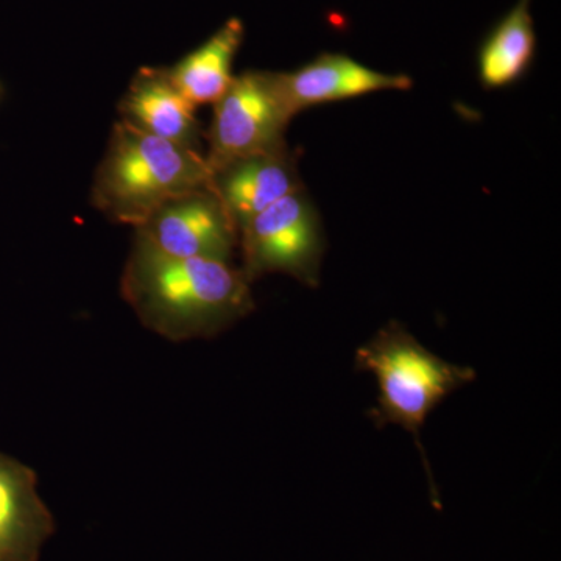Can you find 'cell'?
I'll return each instance as SVG.
<instances>
[{
	"instance_id": "6da1fadb",
	"label": "cell",
	"mask_w": 561,
	"mask_h": 561,
	"mask_svg": "<svg viewBox=\"0 0 561 561\" xmlns=\"http://www.w3.org/2000/svg\"><path fill=\"white\" fill-rule=\"evenodd\" d=\"M121 294L144 327L172 342L216 337L256 308L250 280L231 262L171 256L139 238Z\"/></svg>"
},
{
	"instance_id": "7a4b0ae2",
	"label": "cell",
	"mask_w": 561,
	"mask_h": 561,
	"mask_svg": "<svg viewBox=\"0 0 561 561\" xmlns=\"http://www.w3.org/2000/svg\"><path fill=\"white\" fill-rule=\"evenodd\" d=\"M209 186L203 151L116 122L95 171L91 203L114 224L138 228L165 202Z\"/></svg>"
},
{
	"instance_id": "3957f363",
	"label": "cell",
	"mask_w": 561,
	"mask_h": 561,
	"mask_svg": "<svg viewBox=\"0 0 561 561\" xmlns=\"http://www.w3.org/2000/svg\"><path fill=\"white\" fill-rule=\"evenodd\" d=\"M356 368L373 373L378 382V401L368 412L373 423L378 427L398 424L411 432L431 476L421 430L432 411L454 391L474 381L478 373L424 348L398 321H390L356 351Z\"/></svg>"
},
{
	"instance_id": "277c9868",
	"label": "cell",
	"mask_w": 561,
	"mask_h": 561,
	"mask_svg": "<svg viewBox=\"0 0 561 561\" xmlns=\"http://www.w3.org/2000/svg\"><path fill=\"white\" fill-rule=\"evenodd\" d=\"M241 272L250 283L286 273L308 287L320 286L323 224L305 187L262 210L239 230Z\"/></svg>"
},
{
	"instance_id": "5b68a950",
	"label": "cell",
	"mask_w": 561,
	"mask_h": 561,
	"mask_svg": "<svg viewBox=\"0 0 561 561\" xmlns=\"http://www.w3.org/2000/svg\"><path fill=\"white\" fill-rule=\"evenodd\" d=\"M213 106L205 153L209 173L239 158L287 149L286 130L294 117L280 101L273 72L236 76Z\"/></svg>"
},
{
	"instance_id": "8992f818",
	"label": "cell",
	"mask_w": 561,
	"mask_h": 561,
	"mask_svg": "<svg viewBox=\"0 0 561 561\" xmlns=\"http://www.w3.org/2000/svg\"><path fill=\"white\" fill-rule=\"evenodd\" d=\"M135 238L176 257L231 262L239 231L209 186L165 202L135 228Z\"/></svg>"
},
{
	"instance_id": "52a82bcc",
	"label": "cell",
	"mask_w": 561,
	"mask_h": 561,
	"mask_svg": "<svg viewBox=\"0 0 561 561\" xmlns=\"http://www.w3.org/2000/svg\"><path fill=\"white\" fill-rule=\"evenodd\" d=\"M273 79L291 117L312 106L413 87L404 73L381 72L343 54H321L291 72H273Z\"/></svg>"
},
{
	"instance_id": "ba28073f",
	"label": "cell",
	"mask_w": 561,
	"mask_h": 561,
	"mask_svg": "<svg viewBox=\"0 0 561 561\" xmlns=\"http://www.w3.org/2000/svg\"><path fill=\"white\" fill-rule=\"evenodd\" d=\"M209 187L238 231L280 198L302 190L294 153L287 149L250 154L209 173Z\"/></svg>"
},
{
	"instance_id": "9c48e42d",
	"label": "cell",
	"mask_w": 561,
	"mask_h": 561,
	"mask_svg": "<svg viewBox=\"0 0 561 561\" xmlns=\"http://www.w3.org/2000/svg\"><path fill=\"white\" fill-rule=\"evenodd\" d=\"M55 518L38 493L35 471L0 454V561H38Z\"/></svg>"
},
{
	"instance_id": "30bf717a",
	"label": "cell",
	"mask_w": 561,
	"mask_h": 561,
	"mask_svg": "<svg viewBox=\"0 0 561 561\" xmlns=\"http://www.w3.org/2000/svg\"><path fill=\"white\" fill-rule=\"evenodd\" d=\"M117 110L121 122L136 130L203 151L197 108L176 90L168 69H140Z\"/></svg>"
},
{
	"instance_id": "8fae6325",
	"label": "cell",
	"mask_w": 561,
	"mask_h": 561,
	"mask_svg": "<svg viewBox=\"0 0 561 561\" xmlns=\"http://www.w3.org/2000/svg\"><path fill=\"white\" fill-rule=\"evenodd\" d=\"M243 24L238 18L225 22L206 43L169 68L176 90L195 106L214 105L234 80L232 65L241 49Z\"/></svg>"
},
{
	"instance_id": "7c38bea8",
	"label": "cell",
	"mask_w": 561,
	"mask_h": 561,
	"mask_svg": "<svg viewBox=\"0 0 561 561\" xmlns=\"http://www.w3.org/2000/svg\"><path fill=\"white\" fill-rule=\"evenodd\" d=\"M531 0H518L483 41L478 73L485 90H501L526 76L537 50Z\"/></svg>"
}]
</instances>
